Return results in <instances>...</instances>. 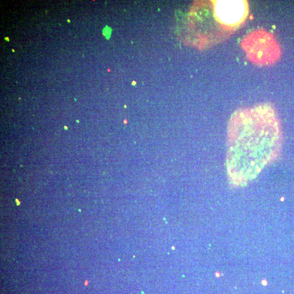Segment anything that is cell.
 <instances>
[{
	"mask_svg": "<svg viewBox=\"0 0 294 294\" xmlns=\"http://www.w3.org/2000/svg\"><path fill=\"white\" fill-rule=\"evenodd\" d=\"M241 47L250 61L260 66L273 64L280 55L277 40L272 34L263 29L248 34L242 40Z\"/></svg>",
	"mask_w": 294,
	"mask_h": 294,
	"instance_id": "2",
	"label": "cell"
},
{
	"mask_svg": "<svg viewBox=\"0 0 294 294\" xmlns=\"http://www.w3.org/2000/svg\"><path fill=\"white\" fill-rule=\"evenodd\" d=\"M282 137L274 108L268 103L233 113L227 130L226 168L230 184L245 186L278 157Z\"/></svg>",
	"mask_w": 294,
	"mask_h": 294,
	"instance_id": "1",
	"label": "cell"
},
{
	"mask_svg": "<svg viewBox=\"0 0 294 294\" xmlns=\"http://www.w3.org/2000/svg\"><path fill=\"white\" fill-rule=\"evenodd\" d=\"M12 52H15V50H14V49H13V50H12Z\"/></svg>",
	"mask_w": 294,
	"mask_h": 294,
	"instance_id": "5",
	"label": "cell"
},
{
	"mask_svg": "<svg viewBox=\"0 0 294 294\" xmlns=\"http://www.w3.org/2000/svg\"><path fill=\"white\" fill-rule=\"evenodd\" d=\"M213 4L216 19L230 33L246 19L249 10L246 1H217Z\"/></svg>",
	"mask_w": 294,
	"mask_h": 294,
	"instance_id": "3",
	"label": "cell"
},
{
	"mask_svg": "<svg viewBox=\"0 0 294 294\" xmlns=\"http://www.w3.org/2000/svg\"><path fill=\"white\" fill-rule=\"evenodd\" d=\"M4 39L7 40V42H10V39H9L8 37H5V38H4Z\"/></svg>",
	"mask_w": 294,
	"mask_h": 294,
	"instance_id": "4",
	"label": "cell"
},
{
	"mask_svg": "<svg viewBox=\"0 0 294 294\" xmlns=\"http://www.w3.org/2000/svg\"><path fill=\"white\" fill-rule=\"evenodd\" d=\"M67 21L70 22V20L69 19V20H67Z\"/></svg>",
	"mask_w": 294,
	"mask_h": 294,
	"instance_id": "6",
	"label": "cell"
}]
</instances>
